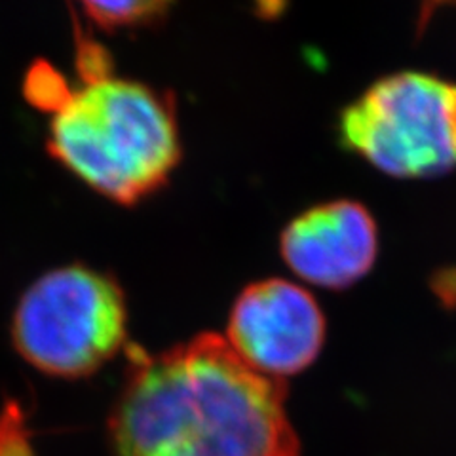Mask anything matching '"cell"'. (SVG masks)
<instances>
[{
  "instance_id": "6da1fadb",
  "label": "cell",
  "mask_w": 456,
  "mask_h": 456,
  "mask_svg": "<svg viewBox=\"0 0 456 456\" xmlns=\"http://www.w3.org/2000/svg\"><path fill=\"white\" fill-rule=\"evenodd\" d=\"M285 394L219 335L134 350L109 422L114 456H298Z\"/></svg>"
},
{
  "instance_id": "7a4b0ae2",
  "label": "cell",
  "mask_w": 456,
  "mask_h": 456,
  "mask_svg": "<svg viewBox=\"0 0 456 456\" xmlns=\"http://www.w3.org/2000/svg\"><path fill=\"white\" fill-rule=\"evenodd\" d=\"M48 151L99 194L135 204L160 189L181 159L174 103L135 80L86 82L53 114Z\"/></svg>"
},
{
  "instance_id": "3957f363",
  "label": "cell",
  "mask_w": 456,
  "mask_h": 456,
  "mask_svg": "<svg viewBox=\"0 0 456 456\" xmlns=\"http://www.w3.org/2000/svg\"><path fill=\"white\" fill-rule=\"evenodd\" d=\"M127 310L120 285L80 265L52 270L20 298L12 320L18 354L52 377L80 379L126 342Z\"/></svg>"
},
{
  "instance_id": "277c9868",
  "label": "cell",
  "mask_w": 456,
  "mask_h": 456,
  "mask_svg": "<svg viewBox=\"0 0 456 456\" xmlns=\"http://www.w3.org/2000/svg\"><path fill=\"white\" fill-rule=\"evenodd\" d=\"M345 147L399 179L456 169V84L426 73L377 80L340 117Z\"/></svg>"
},
{
  "instance_id": "5b68a950",
  "label": "cell",
  "mask_w": 456,
  "mask_h": 456,
  "mask_svg": "<svg viewBox=\"0 0 456 456\" xmlns=\"http://www.w3.org/2000/svg\"><path fill=\"white\" fill-rule=\"evenodd\" d=\"M323 312L301 285L270 278L240 293L226 342L256 373L270 379L306 369L323 346Z\"/></svg>"
},
{
  "instance_id": "8992f818",
  "label": "cell",
  "mask_w": 456,
  "mask_h": 456,
  "mask_svg": "<svg viewBox=\"0 0 456 456\" xmlns=\"http://www.w3.org/2000/svg\"><path fill=\"white\" fill-rule=\"evenodd\" d=\"M280 248L298 278L325 289H345L377 261V224L362 204L337 200L295 217Z\"/></svg>"
},
{
  "instance_id": "52a82bcc",
  "label": "cell",
  "mask_w": 456,
  "mask_h": 456,
  "mask_svg": "<svg viewBox=\"0 0 456 456\" xmlns=\"http://www.w3.org/2000/svg\"><path fill=\"white\" fill-rule=\"evenodd\" d=\"M23 94L33 107L55 114L67 105L73 90L48 61H35L25 75Z\"/></svg>"
},
{
  "instance_id": "ba28073f",
  "label": "cell",
  "mask_w": 456,
  "mask_h": 456,
  "mask_svg": "<svg viewBox=\"0 0 456 456\" xmlns=\"http://www.w3.org/2000/svg\"><path fill=\"white\" fill-rule=\"evenodd\" d=\"M82 8L86 16L105 31L147 25L167 12L166 3H86Z\"/></svg>"
},
{
  "instance_id": "9c48e42d",
  "label": "cell",
  "mask_w": 456,
  "mask_h": 456,
  "mask_svg": "<svg viewBox=\"0 0 456 456\" xmlns=\"http://www.w3.org/2000/svg\"><path fill=\"white\" fill-rule=\"evenodd\" d=\"M0 456H28L23 420L16 403H10L0 415Z\"/></svg>"
}]
</instances>
